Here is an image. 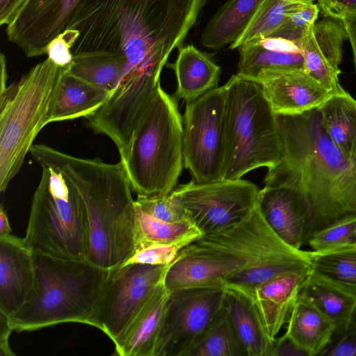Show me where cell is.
Masks as SVG:
<instances>
[{
    "label": "cell",
    "instance_id": "6da1fadb",
    "mask_svg": "<svg viewBox=\"0 0 356 356\" xmlns=\"http://www.w3.org/2000/svg\"><path fill=\"white\" fill-rule=\"evenodd\" d=\"M207 0H81L70 29L79 31L72 55L112 53L127 60L121 79L160 80Z\"/></svg>",
    "mask_w": 356,
    "mask_h": 356
},
{
    "label": "cell",
    "instance_id": "7a4b0ae2",
    "mask_svg": "<svg viewBox=\"0 0 356 356\" xmlns=\"http://www.w3.org/2000/svg\"><path fill=\"white\" fill-rule=\"evenodd\" d=\"M276 118L282 156L264 181L286 185L298 194L305 244L319 230L356 217V172L327 136L318 107Z\"/></svg>",
    "mask_w": 356,
    "mask_h": 356
},
{
    "label": "cell",
    "instance_id": "3957f363",
    "mask_svg": "<svg viewBox=\"0 0 356 356\" xmlns=\"http://www.w3.org/2000/svg\"><path fill=\"white\" fill-rule=\"evenodd\" d=\"M29 153L40 166L60 172L76 188L86 206L89 226L87 261L113 269L136 247V206L122 163L74 156L45 144Z\"/></svg>",
    "mask_w": 356,
    "mask_h": 356
},
{
    "label": "cell",
    "instance_id": "277c9868",
    "mask_svg": "<svg viewBox=\"0 0 356 356\" xmlns=\"http://www.w3.org/2000/svg\"><path fill=\"white\" fill-rule=\"evenodd\" d=\"M33 256L36 294L10 317L13 330L33 331L64 323L90 325L111 269L33 250Z\"/></svg>",
    "mask_w": 356,
    "mask_h": 356
},
{
    "label": "cell",
    "instance_id": "5b68a950",
    "mask_svg": "<svg viewBox=\"0 0 356 356\" xmlns=\"http://www.w3.org/2000/svg\"><path fill=\"white\" fill-rule=\"evenodd\" d=\"M178 102L158 86L135 130L129 156L121 162L137 197L165 196L177 186L184 167Z\"/></svg>",
    "mask_w": 356,
    "mask_h": 356
},
{
    "label": "cell",
    "instance_id": "8992f818",
    "mask_svg": "<svg viewBox=\"0 0 356 356\" xmlns=\"http://www.w3.org/2000/svg\"><path fill=\"white\" fill-rule=\"evenodd\" d=\"M225 145L222 179H238L282 156L276 114L261 84L233 75L224 85Z\"/></svg>",
    "mask_w": 356,
    "mask_h": 356
},
{
    "label": "cell",
    "instance_id": "52a82bcc",
    "mask_svg": "<svg viewBox=\"0 0 356 356\" xmlns=\"http://www.w3.org/2000/svg\"><path fill=\"white\" fill-rule=\"evenodd\" d=\"M67 67L47 58L0 92L1 192L19 172L37 135L51 122L58 90Z\"/></svg>",
    "mask_w": 356,
    "mask_h": 356
},
{
    "label": "cell",
    "instance_id": "ba28073f",
    "mask_svg": "<svg viewBox=\"0 0 356 356\" xmlns=\"http://www.w3.org/2000/svg\"><path fill=\"white\" fill-rule=\"evenodd\" d=\"M41 168L24 241L33 251L87 260L89 226L83 200L60 172L51 167Z\"/></svg>",
    "mask_w": 356,
    "mask_h": 356
},
{
    "label": "cell",
    "instance_id": "9c48e42d",
    "mask_svg": "<svg viewBox=\"0 0 356 356\" xmlns=\"http://www.w3.org/2000/svg\"><path fill=\"white\" fill-rule=\"evenodd\" d=\"M209 244L227 249L246 260L249 270L224 280L227 288L250 296L261 283L277 275L310 270L311 252L291 248L267 224L257 207L238 225L202 236Z\"/></svg>",
    "mask_w": 356,
    "mask_h": 356
},
{
    "label": "cell",
    "instance_id": "30bf717a",
    "mask_svg": "<svg viewBox=\"0 0 356 356\" xmlns=\"http://www.w3.org/2000/svg\"><path fill=\"white\" fill-rule=\"evenodd\" d=\"M224 86L186 103L183 121V160L192 180L222 179L225 131Z\"/></svg>",
    "mask_w": 356,
    "mask_h": 356
},
{
    "label": "cell",
    "instance_id": "8fae6325",
    "mask_svg": "<svg viewBox=\"0 0 356 356\" xmlns=\"http://www.w3.org/2000/svg\"><path fill=\"white\" fill-rule=\"evenodd\" d=\"M222 283L170 291L153 356H187L222 305Z\"/></svg>",
    "mask_w": 356,
    "mask_h": 356
},
{
    "label": "cell",
    "instance_id": "7c38bea8",
    "mask_svg": "<svg viewBox=\"0 0 356 356\" xmlns=\"http://www.w3.org/2000/svg\"><path fill=\"white\" fill-rule=\"evenodd\" d=\"M170 266L130 264L111 269L90 325L102 330L114 343L164 282Z\"/></svg>",
    "mask_w": 356,
    "mask_h": 356
},
{
    "label": "cell",
    "instance_id": "4fadbf2b",
    "mask_svg": "<svg viewBox=\"0 0 356 356\" xmlns=\"http://www.w3.org/2000/svg\"><path fill=\"white\" fill-rule=\"evenodd\" d=\"M259 190L241 179L206 183L191 180L175 189L202 236L222 232L245 220L257 207Z\"/></svg>",
    "mask_w": 356,
    "mask_h": 356
},
{
    "label": "cell",
    "instance_id": "5bb4252c",
    "mask_svg": "<svg viewBox=\"0 0 356 356\" xmlns=\"http://www.w3.org/2000/svg\"><path fill=\"white\" fill-rule=\"evenodd\" d=\"M81 0H27L6 26L8 40L28 58L47 54L49 42L66 30Z\"/></svg>",
    "mask_w": 356,
    "mask_h": 356
},
{
    "label": "cell",
    "instance_id": "9a60e30c",
    "mask_svg": "<svg viewBox=\"0 0 356 356\" xmlns=\"http://www.w3.org/2000/svg\"><path fill=\"white\" fill-rule=\"evenodd\" d=\"M348 38L341 20L323 17L308 30L299 43L305 71L334 94L344 90L339 81L342 44Z\"/></svg>",
    "mask_w": 356,
    "mask_h": 356
},
{
    "label": "cell",
    "instance_id": "2e32d148",
    "mask_svg": "<svg viewBox=\"0 0 356 356\" xmlns=\"http://www.w3.org/2000/svg\"><path fill=\"white\" fill-rule=\"evenodd\" d=\"M259 83L273 112L297 115L320 107L334 93L304 70H262Z\"/></svg>",
    "mask_w": 356,
    "mask_h": 356
},
{
    "label": "cell",
    "instance_id": "e0dca14e",
    "mask_svg": "<svg viewBox=\"0 0 356 356\" xmlns=\"http://www.w3.org/2000/svg\"><path fill=\"white\" fill-rule=\"evenodd\" d=\"M35 294L33 250L23 238L0 237V311L10 318Z\"/></svg>",
    "mask_w": 356,
    "mask_h": 356
},
{
    "label": "cell",
    "instance_id": "ac0fdd59",
    "mask_svg": "<svg viewBox=\"0 0 356 356\" xmlns=\"http://www.w3.org/2000/svg\"><path fill=\"white\" fill-rule=\"evenodd\" d=\"M257 207L273 231L286 244L300 249L303 241V216L300 199L292 188L264 181Z\"/></svg>",
    "mask_w": 356,
    "mask_h": 356
},
{
    "label": "cell",
    "instance_id": "d6986e66",
    "mask_svg": "<svg viewBox=\"0 0 356 356\" xmlns=\"http://www.w3.org/2000/svg\"><path fill=\"white\" fill-rule=\"evenodd\" d=\"M309 271L277 275L257 286L250 297L257 308L264 328L274 341L288 321L300 289Z\"/></svg>",
    "mask_w": 356,
    "mask_h": 356
},
{
    "label": "cell",
    "instance_id": "ffe728a7",
    "mask_svg": "<svg viewBox=\"0 0 356 356\" xmlns=\"http://www.w3.org/2000/svg\"><path fill=\"white\" fill-rule=\"evenodd\" d=\"M237 49L240 56L236 74L248 79L256 81L262 70H297L305 67L299 46L280 37L269 35L255 39Z\"/></svg>",
    "mask_w": 356,
    "mask_h": 356
},
{
    "label": "cell",
    "instance_id": "44dd1931",
    "mask_svg": "<svg viewBox=\"0 0 356 356\" xmlns=\"http://www.w3.org/2000/svg\"><path fill=\"white\" fill-rule=\"evenodd\" d=\"M170 291L162 282L149 296L131 324L114 343L120 356H153Z\"/></svg>",
    "mask_w": 356,
    "mask_h": 356
},
{
    "label": "cell",
    "instance_id": "7402d4cb",
    "mask_svg": "<svg viewBox=\"0 0 356 356\" xmlns=\"http://www.w3.org/2000/svg\"><path fill=\"white\" fill-rule=\"evenodd\" d=\"M170 67L177 81V90L172 95L178 101L191 102L218 87L220 66L192 44L179 50L177 60Z\"/></svg>",
    "mask_w": 356,
    "mask_h": 356
},
{
    "label": "cell",
    "instance_id": "603a6c76",
    "mask_svg": "<svg viewBox=\"0 0 356 356\" xmlns=\"http://www.w3.org/2000/svg\"><path fill=\"white\" fill-rule=\"evenodd\" d=\"M286 335L307 356H317L330 342L334 323L303 296L298 295L290 314Z\"/></svg>",
    "mask_w": 356,
    "mask_h": 356
},
{
    "label": "cell",
    "instance_id": "cb8c5ba5",
    "mask_svg": "<svg viewBox=\"0 0 356 356\" xmlns=\"http://www.w3.org/2000/svg\"><path fill=\"white\" fill-rule=\"evenodd\" d=\"M67 68L58 90L51 122L86 118L96 113L111 94L70 74Z\"/></svg>",
    "mask_w": 356,
    "mask_h": 356
},
{
    "label": "cell",
    "instance_id": "d4e9b609",
    "mask_svg": "<svg viewBox=\"0 0 356 356\" xmlns=\"http://www.w3.org/2000/svg\"><path fill=\"white\" fill-rule=\"evenodd\" d=\"M225 302L248 356H273L274 341L267 335L252 298L225 287Z\"/></svg>",
    "mask_w": 356,
    "mask_h": 356
},
{
    "label": "cell",
    "instance_id": "484cf974",
    "mask_svg": "<svg viewBox=\"0 0 356 356\" xmlns=\"http://www.w3.org/2000/svg\"><path fill=\"white\" fill-rule=\"evenodd\" d=\"M262 0H227L206 25L201 37L205 47L232 44L244 31Z\"/></svg>",
    "mask_w": 356,
    "mask_h": 356
},
{
    "label": "cell",
    "instance_id": "4316f807",
    "mask_svg": "<svg viewBox=\"0 0 356 356\" xmlns=\"http://www.w3.org/2000/svg\"><path fill=\"white\" fill-rule=\"evenodd\" d=\"M318 108L327 136L350 160L356 149V99L343 90L332 95Z\"/></svg>",
    "mask_w": 356,
    "mask_h": 356
},
{
    "label": "cell",
    "instance_id": "83f0119b",
    "mask_svg": "<svg viewBox=\"0 0 356 356\" xmlns=\"http://www.w3.org/2000/svg\"><path fill=\"white\" fill-rule=\"evenodd\" d=\"M309 273L356 300V244L311 252Z\"/></svg>",
    "mask_w": 356,
    "mask_h": 356
},
{
    "label": "cell",
    "instance_id": "f1b7e54d",
    "mask_svg": "<svg viewBox=\"0 0 356 356\" xmlns=\"http://www.w3.org/2000/svg\"><path fill=\"white\" fill-rule=\"evenodd\" d=\"M126 65V58L118 54H80L73 55L67 72L88 83L112 92L121 80Z\"/></svg>",
    "mask_w": 356,
    "mask_h": 356
},
{
    "label": "cell",
    "instance_id": "f546056e",
    "mask_svg": "<svg viewBox=\"0 0 356 356\" xmlns=\"http://www.w3.org/2000/svg\"><path fill=\"white\" fill-rule=\"evenodd\" d=\"M187 356H248L224 302Z\"/></svg>",
    "mask_w": 356,
    "mask_h": 356
},
{
    "label": "cell",
    "instance_id": "4dcf8cb0",
    "mask_svg": "<svg viewBox=\"0 0 356 356\" xmlns=\"http://www.w3.org/2000/svg\"><path fill=\"white\" fill-rule=\"evenodd\" d=\"M299 295L307 299L334 325L346 327L356 307V300L332 285L309 275Z\"/></svg>",
    "mask_w": 356,
    "mask_h": 356
},
{
    "label": "cell",
    "instance_id": "1f68e13d",
    "mask_svg": "<svg viewBox=\"0 0 356 356\" xmlns=\"http://www.w3.org/2000/svg\"><path fill=\"white\" fill-rule=\"evenodd\" d=\"M312 3L314 0H262L244 31L229 48L237 49L251 40L272 35L291 13Z\"/></svg>",
    "mask_w": 356,
    "mask_h": 356
},
{
    "label": "cell",
    "instance_id": "d6a6232c",
    "mask_svg": "<svg viewBox=\"0 0 356 356\" xmlns=\"http://www.w3.org/2000/svg\"><path fill=\"white\" fill-rule=\"evenodd\" d=\"M136 216V249L155 243H173L186 240L194 242L202 236L199 229L189 221H163L147 214L137 206Z\"/></svg>",
    "mask_w": 356,
    "mask_h": 356
},
{
    "label": "cell",
    "instance_id": "836d02e7",
    "mask_svg": "<svg viewBox=\"0 0 356 356\" xmlns=\"http://www.w3.org/2000/svg\"><path fill=\"white\" fill-rule=\"evenodd\" d=\"M307 243L316 252L356 244V217L343 219L319 230Z\"/></svg>",
    "mask_w": 356,
    "mask_h": 356
},
{
    "label": "cell",
    "instance_id": "e575fe53",
    "mask_svg": "<svg viewBox=\"0 0 356 356\" xmlns=\"http://www.w3.org/2000/svg\"><path fill=\"white\" fill-rule=\"evenodd\" d=\"M135 202L143 211L161 220L168 222H191L181 197L175 190L159 197H137Z\"/></svg>",
    "mask_w": 356,
    "mask_h": 356
},
{
    "label": "cell",
    "instance_id": "d590c367",
    "mask_svg": "<svg viewBox=\"0 0 356 356\" xmlns=\"http://www.w3.org/2000/svg\"><path fill=\"white\" fill-rule=\"evenodd\" d=\"M320 8L312 3L303 5L289 15L284 24L272 35L299 43L311 26L316 22Z\"/></svg>",
    "mask_w": 356,
    "mask_h": 356
},
{
    "label": "cell",
    "instance_id": "8d00e7d4",
    "mask_svg": "<svg viewBox=\"0 0 356 356\" xmlns=\"http://www.w3.org/2000/svg\"><path fill=\"white\" fill-rule=\"evenodd\" d=\"M193 243L189 240L173 243H155L138 248L131 256L122 265L142 264L148 265L171 264L179 252Z\"/></svg>",
    "mask_w": 356,
    "mask_h": 356
},
{
    "label": "cell",
    "instance_id": "74e56055",
    "mask_svg": "<svg viewBox=\"0 0 356 356\" xmlns=\"http://www.w3.org/2000/svg\"><path fill=\"white\" fill-rule=\"evenodd\" d=\"M79 31L67 28L53 39L47 47V58L61 67H67L72 62L71 48L79 37Z\"/></svg>",
    "mask_w": 356,
    "mask_h": 356
},
{
    "label": "cell",
    "instance_id": "f35d334b",
    "mask_svg": "<svg viewBox=\"0 0 356 356\" xmlns=\"http://www.w3.org/2000/svg\"><path fill=\"white\" fill-rule=\"evenodd\" d=\"M319 356H356V327L337 328L330 342Z\"/></svg>",
    "mask_w": 356,
    "mask_h": 356
},
{
    "label": "cell",
    "instance_id": "ab89813d",
    "mask_svg": "<svg viewBox=\"0 0 356 356\" xmlns=\"http://www.w3.org/2000/svg\"><path fill=\"white\" fill-rule=\"evenodd\" d=\"M323 17L341 20L345 17L356 13V0H317Z\"/></svg>",
    "mask_w": 356,
    "mask_h": 356
},
{
    "label": "cell",
    "instance_id": "60d3db41",
    "mask_svg": "<svg viewBox=\"0 0 356 356\" xmlns=\"http://www.w3.org/2000/svg\"><path fill=\"white\" fill-rule=\"evenodd\" d=\"M273 356H307V355L287 335L275 338Z\"/></svg>",
    "mask_w": 356,
    "mask_h": 356
},
{
    "label": "cell",
    "instance_id": "b9f144b4",
    "mask_svg": "<svg viewBox=\"0 0 356 356\" xmlns=\"http://www.w3.org/2000/svg\"><path fill=\"white\" fill-rule=\"evenodd\" d=\"M13 330L9 316L0 311V355L13 356L9 345V337Z\"/></svg>",
    "mask_w": 356,
    "mask_h": 356
},
{
    "label": "cell",
    "instance_id": "7bdbcfd3",
    "mask_svg": "<svg viewBox=\"0 0 356 356\" xmlns=\"http://www.w3.org/2000/svg\"><path fill=\"white\" fill-rule=\"evenodd\" d=\"M26 1L0 0V25H8Z\"/></svg>",
    "mask_w": 356,
    "mask_h": 356
},
{
    "label": "cell",
    "instance_id": "ee69618b",
    "mask_svg": "<svg viewBox=\"0 0 356 356\" xmlns=\"http://www.w3.org/2000/svg\"><path fill=\"white\" fill-rule=\"evenodd\" d=\"M348 34L353 54V60L356 70V13L349 15L341 20Z\"/></svg>",
    "mask_w": 356,
    "mask_h": 356
},
{
    "label": "cell",
    "instance_id": "f6af8a7d",
    "mask_svg": "<svg viewBox=\"0 0 356 356\" xmlns=\"http://www.w3.org/2000/svg\"><path fill=\"white\" fill-rule=\"evenodd\" d=\"M10 234H11V227L8 216L1 205L0 209V237L6 236Z\"/></svg>",
    "mask_w": 356,
    "mask_h": 356
},
{
    "label": "cell",
    "instance_id": "bcb514c9",
    "mask_svg": "<svg viewBox=\"0 0 356 356\" xmlns=\"http://www.w3.org/2000/svg\"><path fill=\"white\" fill-rule=\"evenodd\" d=\"M349 161H350V165H351L353 169L356 172V149L354 151V152Z\"/></svg>",
    "mask_w": 356,
    "mask_h": 356
},
{
    "label": "cell",
    "instance_id": "7dc6e473",
    "mask_svg": "<svg viewBox=\"0 0 356 356\" xmlns=\"http://www.w3.org/2000/svg\"><path fill=\"white\" fill-rule=\"evenodd\" d=\"M349 325L356 327V307L350 318Z\"/></svg>",
    "mask_w": 356,
    "mask_h": 356
}]
</instances>
